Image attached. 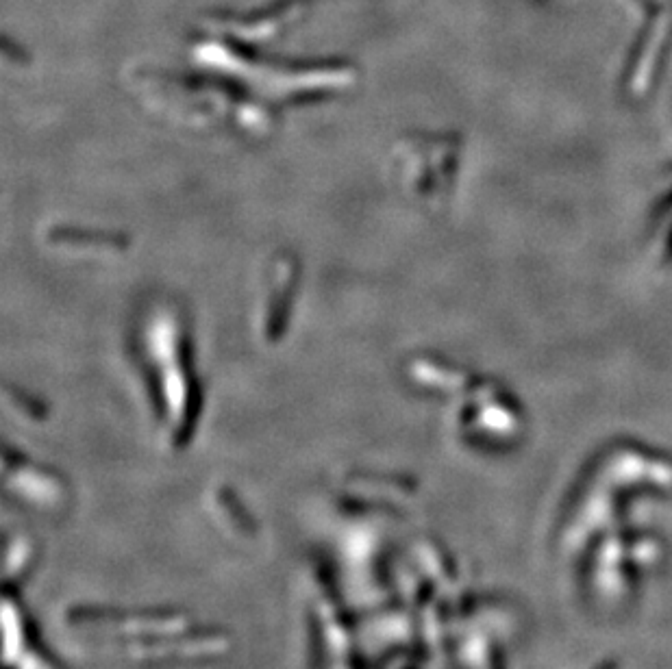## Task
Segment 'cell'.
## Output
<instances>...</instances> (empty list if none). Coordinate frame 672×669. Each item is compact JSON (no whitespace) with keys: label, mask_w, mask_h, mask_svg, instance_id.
I'll use <instances>...</instances> for the list:
<instances>
[{"label":"cell","mask_w":672,"mask_h":669,"mask_svg":"<svg viewBox=\"0 0 672 669\" xmlns=\"http://www.w3.org/2000/svg\"><path fill=\"white\" fill-rule=\"evenodd\" d=\"M144 346L170 433L181 439L194 424L201 400L188 326L181 313L172 307H157L146 322Z\"/></svg>","instance_id":"cell-1"},{"label":"cell","mask_w":672,"mask_h":669,"mask_svg":"<svg viewBox=\"0 0 672 669\" xmlns=\"http://www.w3.org/2000/svg\"><path fill=\"white\" fill-rule=\"evenodd\" d=\"M298 287V261L290 255L279 257L268 272V285L259 305V335L264 342L275 344L283 337L290 320L294 292Z\"/></svg>","instance_id":"cell-2"},{"label":"cell","mask_w":672,"mask_h":669,"mask_svg":"<svg viewBox=\"0 0 672 669\" xmlns=\"http://www.w3.org/2000/svg\"><path fill=\"white\" fill-rule=\"evenodd\" d=\"M48 244L53 248L70 252H87V255H118L127 248V239L118 233H98V231H79L59 226L48 235Z\"/></svg>","instance_id":"cell-3"}]
</instances>
